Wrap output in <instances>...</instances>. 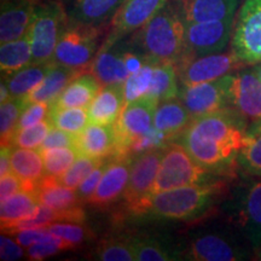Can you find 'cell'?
Returning <instances> with one entry per match:
<instances>
[{"instance_id": "1", "label": "cell", "mask_w": 261, "mask_h": 261, "mask_svg": "<svg viewBox=\"0 0 261 261\" xmlns=\"http://www.w3.org/2000/svg\"><path fill=\"white\" fill-rule=\"evenodd\" d=\"M249 125L232 108L192 117L178 137L198 165L220 175L232 172L241 149L246 143Z\"/></svg>"}, {"instance_id": "2", "label": "cell", "mask_w": 261, "mask_h": 261, "mask_svg": "<svg viewBox=\"0 0 261 261\" xmlns=\"http://www.w3.org/2000/svg\"><path fill=\"white\" fill-rule=\"evenodd\" d=\"M227 184L223 179L207 184L189 185L151 195L133 212L155 220L189 221L208 213L224 197Z\"/></svg>"}, {"instance_id": "3", "label": "cell", "mask_w": 261, "mask_h": 261, "mask_svg": "<svg viewBox=\"0 0 261 261\" xmlns=\"http://www.w3.org/2000/svg\"><path fill=\"white\" fill-rule=\"evenodd\" d=\"M129 45L158 63L178 64L185 54V23L172 3L133 33Z\"/></svg>"}, {"instance_id": "4", "label": "cell", "mask_w": 261, "mask_h": 261, "mask_svg": "<svg viewBox=\"0 0 261 261\" xmlns=\"http://www.w3.org/2000/svg\"><path fill=\"white\" fill-rule=\"evenodd\" d=\"M104 25H92L68 19L55 51L54 62L71 69L86 73L102 46Z\"/></svg>"}, {"instance_id": "5", "label": "cell", "mask_w": 261, "mask_h": 261, "mask_svg": "<svg viewBox=\"0 0 261 261\" xmlns=\"http://www.w3.org/2000/svg\"><path fill=\"white\" fill-rule=\"evenodd\" d=\"M221 175L198 165L180 143L171 142L165 148L151 195L189 185L219 180Z\"/></svg>"}, {"instance_id": "6", "label": "cell", "mask_w": 261, "mask_h": 261, "mask_svg": "<svg viewBox=\"0 0 261 261\" xmlns=\"http://www.w3.org/2000/svg\"><path fill=\"white\" fill-rule=\"evenodd\" d=\"M67 22L68 17L58 3H39L27 32L33 63L46 64L54 62L55 51Z\"/></svg>"}, {"instance_id": "7", "label": "cell", "mask_w": 261, "mask_h": 261, "mask_svg": "<svg viewBox=\"0 0 261 261\" xmlns=\"http://www.w3.org/2000/svg\"><path fill=\"white\" fill-rule=\"evenodd\" d=\"M231 51L244 64L261 62V0H244L234 18Z\"/></svg>"}, {"instance_id": "8", "label": "cell", "mask_w": 261, "mask_h": 261, "mask_svg": "<svg viewBox=\"0 0 261 261\" xmlns=\"http://www.w3.org/2000/svg\"><path fill=\"white\" fill-rule=\"evenodd\" d=\"M234 18L185 24V54L175 68L194 58L223 51L232 38Z\"/></svg>"}, {"instance_id": "9", "label": "cell", "mask_w": 261, "mask_h": 261, "mask_svg": "<svg viewBox=\"0 0 261 261\" xmlns=\"http://www.w3.org/2000/svg\"><path fill=\"white\" fill-rule=\"evenodd\" d=\"M233 80L234 74H227L207 83L189 86L181 85L178 98L187 107L192 117L220 112L230 108Z\"/></svg>"}, {"instance_id": "10", "label": "cell", "mask_w": 261, "mask_h": 261, "mask_svg": "<svg viewBox=\"0 0 261 261\" xmlns=\"http://www.w3.org/2000/svg\"><path fill=\"white\" fill-rule=\"evenodd\" d=\"M159 102L144 96L127 103L114 123L117 139V156L129 155V148L140 137L154 128L155 112Z\"/></svg>"}, {"instance_id": "11", "label": "cell", "mask_w": 261, "mask_h": 261, "mask_svg": "<svg viewBox=\"0 0 261 261\" xmlns=\"http://www.w3.org/2000/svg\"><path fill=\"white\" fill-rule=\"evenodd\" d=\"M165 148L166 146L146 150L133 159L128 184L123 192V198L130 213L151 196Z\"/></svg>"}, {"instance_id": "12", "label": "cell", "mask_w": 261, "mask_h": 261, "mask_svg": "<svg viewBox=\"0 0 261 261\" xmlns=\"http://www.w3.org/2000/svg\"><path fill=\"white\" fill-rule=\"evenodd\" d=\"M242 61L232 51L228 54H212L194 58L175 68L181 85H196L207 83L224 75L234 73L244 67Z\"/></svg>"}, {"instance_id": "13", "label": "cell", "mask_w": 261, "mask_h": 261, "mask_svg": "<svg viewBox=\"0 0 261 261\" xmlns=\"http://www.w3.org/2000/svg\"><path fill=\"white\" fill-rule=\"evenodd\" d=\"M168 0H125L110 22V32L106 42L122 40L149 22Z\"/></svg>"}, {"instance_id": "14", "label": "cell", "mask_w": 261, "mask_h": 261, "mask_svg": "<svg viewBox=\"0 0 261 261\" xmlns=\"http://www.w3.org/2000/svg\"><path fill=\"white\" fill-rule=\"evenodd\" d=\"M230 108L236 110L249 127L261 126V81L253 69L234 74Z\"/></svg>"}, {"instance_id": "15", "label": "cell", "mask_w": 261, "mask_h": 261, "mask_svg": "<svg viewBox=\"0 0 261 261\" xmlns=\"http://www.w3.org/2000/svg\"><path fill=\"white\" fill-rule=\"evenodd\" d=\"M132 162L133 156L130 155L115 156L109 162L99 184L87 202L94 207H106L119 200L128 184Z\"/></svg>"}, {"instance_id": "16", "label": "cell", "mask_w": 261, "mask_h": 261, "mask_svg": "<svg viewBox=\"0 0 261 261\" xmlns=\"http://www.w3.org/2000/svg\"><path fill=\"white\" fill-rule=\"evenodd\" d=\"M246 255L244 249L219 233L197 236L184 252V259L195 261H236L246 259Z\"/></svg>"}, {"instance_id": "17", "label": "cell", "mask_w": 261, "mask_h": 261, "mask_svg": "<svg viewBox=\"0 0 261 261\" xmlns=\"http://www.w3.org/2000/svg\"><path fill=\"white\" fill-rule=\"evenodd\" d=\"M125 47L126 44H123L122 40L116 42L103 41L90 70L102 86L125 84L130 75L125 63Z\"/></svg>"}, {"instance_id": "18", "label": "cell", "mask_w": 261, "mask_h": 261, "mask_svg": "<svg viewBox=\"0 0 261 261\" xmlns=\"http://www.w3.org/2000/svg\"><path fill=\"white\" fill-rule=\"evenodd\" d=\"M241 0H173L185 24L223 21L236 16Z\"/></svg>"}, {"instance_id": "19", "label": "cell", "mask_w": 261, "mask_h": 261, "mask_svg": "<svg viewBox=\"0 0 261 261\" xmlns=\"http://www.w3.org/2000/svg\"><path fill=\"white\" fill-rule=\"evenodd\" d=\"M77 154L92 159H110L117 156V139L113 125L90 122L75 136Z\"/></svg>"}, {"instance_id": "20", "label": "cell", "mask_w": 261, "mask_h": 261, "mask_svg": "<svg viewBox=\"0 0 261 261\" xmlns=\"http://www.w3.org/2000/svg\"><path fill=\"white\" fill-rule=\"evenodd\" d=\"M39 4L38 0H2L0 41L17 40L27 34Z\"/></svg>"}, {"instance_id": "21", "label": "cell", "mask_w": 261, "mask_h": 261, "mask_svg": "<svg viewBox=\"0 0 261 261\" xmlns=\"http://www.w3.org/2000/svg\"><path fill=\"white\" fill-rule=\"evenodd\" d=\"M238 221L254 252H261V181H252L241 201Z\"/></svg>"}, {"instance_id": "22", "label": "cell", "mask_w": 261, "mask_h": 261, "mask_svg": "<svg viewBox=\"0 0 261 261\" xmlns=\"http://www.w3.org/2000/svg\"><path fill=\"white\" fill-rule=\"evenodd\" d=\"M126 106L123 84L106 85L87 108L90 122L113 125Z\"/></svg>"}, {"instance_id": "23", "label": "cell", "mask_w": 261, "mask_h": 261, "mask_svg": "<svg viewBox=\"0 0 261 261\" xmlns=\"http://www.w3.org/2000/svg\"><path fill=\"white\" fill-rule=\"evenodd\" d=\"M191 120V114L181 100L179 98H173L159 103L154 117V129L171 142L173 139H178V137L187 129Z\"/></svg>"}, {"instance_id": "24", "label": "cell", "mask_w": 261, "mask_h": 261, "mask_svg": "<svg viewBox=\"0 0 261 261\" xmlns=\"http://www.w3.org/2000/svg\"><path fill=\"white\" fill-rule=\"evenodd\" d=\"M102 89L96 76L89 71L79 74L68 84L54 102L51 108H89L94 97Z\"/></svg>"}, {"instance_id": "25", "label": "cell", "mask_w": 261, "mask_h": 261, "mask_svg": "<svg viewBox=\"0 0 261 261\" xmlns=\"http://www.w3.org/2000/svg\"><path fill=\"white\" fill-rule=\"evenodd\" d=\"M11 166L22 181V190L35 192L39 182L45 175L44 160L39 150L16 148L11 149Z\"/></svg>"}, {"instance_id": "26", "label": "cell", "mask_w": 261, "mask_h": 261, "mask_svg": "<svg viewBox=\"0 0 261 261\" xmlns=\"http://www.w3.org/2000/svg\"><path fill=\"white\" fill-rule=\"evenodd\" d=\"M79 74V71L71 69V68L64 67V65L56 64L54 62L51 69L48 70L47 75L41 81V84H39L32 92L21 97L24 109L32 103L54 102L62 93V91L68 86V84Z\"/></svg>"}, {"instance_id": "27", "label": "cell", "mask_w": 261, "mask_h": 261, "mask_svg": "<svg viewBox=\"0 0 261 261\" xmlns=\"http://www.w3.org/2000/svg\"><path fill=\"white\" fill-rule=\"evenodd\" d=\"M37 198L40 204L56 211H68L80 207L81 198L77 191L62 184L54 175H44L37 189Z\"/></svg>"}, {"instance_id": "28", "label": "cell", "mask_w": 261, "mask_h": 261, "mask_svg": "<svg viewBox=\"0 0 261 261\" xmlns=\"http://www.w3.org/2000/svg\"><path fill=\"white\" fill-rule=\"evenodd\" d=\"M125 0H75L68 19L92 25H104L115 15Z\"/></svg>"}, {"instance_id": "29", "label": "cell", "mask_w": 261, "mask_h": 261, "mask_svg": "<svg viewBox=\"0 0 261 261\" xmlns=\"http://www.w3.org/2000/svg\"><path fill=\"white\" fill-rule=\"evenodd\" d=\"M33 64L32 46L27 34L17 40L2 44L0 47V69L3 76H9Z\"/></svg>"}, {"instance_id": "30", "label": "cell", "mask_w": 261, "mask_h": 261, "mask_svg": "<svg viewBox=\"0 0 261 261\" xmlns=\"http://www.w3.org/2000/svg\"><path fill=\"white\" fill-rule=\"evenodd\" d=\"M52 64H54V62L46 64L33 63L23 69L15 71L14 74L6 76L4 83L8 86L11 96L21 98L32 92L45 79L48 70L51 69Z\"/></svg>"}, {"instance_id": "31", "label": "cell", "mask_w": 261, "mask_h": 261, "mask_svg": "<svg viewBox=\"0 0 261 261\" xmlns=\"http://www.w3.org/2000/svg\"><path fill=\"white\" fill-rule=\"evenodd\" d=\"M178 73L173 63H156L151 84L146 96L158 102L178 98Z\"/></svg>"}, {"instance_id": "32", "label": "cell", "mask_w": 261, "mask_h": 261, "mask_svg": "<svg viewBox=\"0 0 261 261\" xmlns=\"http://www.w3.org/2000/svg\"><path fill=\"white\" fill-rule=\"evenodd\" d=\"M38 204L39 202L35 192L21 190L17 194L12 195L0 204L2 226L28 218L29 215L34 213Z\"/></svg>"}, {"instance_id": "33", "label": "cell", "mask_w": 261, "mask_h": 261, "mask_svg": "<svg viewBox=\"0 0 261 261\" xmlns=\"http://www.w3.org/2000/svg\"><path fill=\"white\" fill-rule=\"evenodd\" d=\"M51 125L76 136L89 125L87 108H51L47 116Z\"/></svg>"}, {"instance_id": "34", "label": "cell", "mask_w": 261, "mask_h": 261, "mask_svg": "<svg viewBox=\"0 0 261 261\" xmlns=\"http://www.w3.org/2000/svg\"><path fill=\"white\" fill-rule=\"evenodd\" d=\"M237 163L249 174L261 178V126L249 127Z\"/></svg>"}, {"instance_id": "35", "label": "cell", "mask_w": 261, "mask_h": 261, "mask_svg": "<svg viewBox=\"0 0 261 261\" xmlns=\"http://www.w3.org/2000/svg\"><path fill=\"white\" fill-rule=\"evenodd\" d=\"M24 110L22 98L10 97L8 100L2 102L0 107V136L2 145H11L15 133L17 130L19 117Z\"/></svg>"}, {"instance_id": "36", "label": "cell", "mask_w": 261, "mask_h": 261, "mask_svg": "<svg viewBox=\"0 0 261 261\" xmlns=\"http://www.w3.org/2000/svg\"><path fill=\"white\" fill-rule=\"evenodd\" d=\"M40 154L44 160L45 174L61 177L71 167L75 160L79 158L75 148H56L41 150Z\"/></svg>"}, {"instance_id": "37", "label": "cell", "mask_w": 261, "mask_h": 261, "mask_svg": "<svg viewBox=\"0 0 261 261\" xmlns=\"http://www.w3.org/2000/svg\"><path fill=\"white\" fill-rule=\"evenodd\" d=\"M156 63L158 62L148 61L140 69L132 73L127 77L125 84H123L126 104L148 94Z\"/></svg>"}, {"instance_id": "38", "label": "cell", "mask_w": 261, "mask_h": 261, "mask_svg": "<svg viewBox=\"0 0 261 261\" xmlns=\"http://www.w3.org/2000/svg\"><path fill=\"white\" fill-rule=\"evenodd\" d=\"M129 240L135 249L137 261H168L178 259L174 256L175 254L169 252L167 247L154 238L133 237Z\"/></svg>"}, {"instance_id": "39", "label": "cell", "mask_w": 261, "mask_h": 261, "mask_svg": "<svg viewBox=\"0 0 261 261\" xmlns=\"http://www.w3.org/2000/svg\"><path fill=\"white\" fill-rule=\"evenodd\" d=\"M48 119L37 123V125L27 127V128L17 129L15 133L12 146L24 149H39L52 128Z\"/></svg>"}, {"instance_id": "40", "label": "cell", "mask_w": 261, "mask_h": 261, "mask_svg": "<svg viewBox=\"0 0 261 261\" xmlns=\"http://www.w3.org/2000/svg\"><path fill=\"white\" fill-rule=\"evenodd\" d=\"M104 159H92L89 156L79 155L75 160L71 167L64 173L63 175L58 177L62 184L65 187L76 190L77 187L86 179L87 175L103 161Z\"/></svg>"}, {"instance_id": "41", "label": "cell", "mask_w": 261, "mask_h": 261, "mask_svg": "<svg viewBox=\"0 0 261 261\" xmlns=\"http://www.w3.org/2000/svg\"><path fill=\"white\" fill-rule=\"evenodd\" d=\"M74 247V244L68 242V241L51 233L50 236L45 238V240L39 241V242L28 247L25 255H27L29 260H45L47 259V257L56 255V254L64 252V250L71 249V248Z\"/></svg>"}, {"instance_id": "42", "label": "cell", "mask_w": 261, "mask_h": 261, "mask_svg": "<svg viewBox=\"0 0 261 261\" xmlns=\"http://www.w3.org/2000/svg\"><path fill=\"white\" fill-rule=\"evenodd\" d=\"M96 259L102 261H135V249L130 240H110L98 247Z\"/></svg>"}, {"instance_id": "43", "label": "cell", "mask_w": 261, "mask_h": 261, "mask_svg": "<svg viewBox=\"0 0 261 261\" xmlns=\"http://www.w3.org/2000/svg\"><path fill=\"white\" fill-rule=\"evenodd\" d=\"M47 230L55 236L63 238L75 247L79 246L90 236V231L83 226L81 223H70V221H56L47 226Z\"/></svg>"}, {"instance_id": "44", "label": "cell", "mask_w": 261, "mask_h": 261, "mask_svg": "<svg viewBox=\"0 0 261 261\" xmlns=\"http://www.w3.org/2000/svg\"><path fill=\"white\" fill-rule=\"evenodd\" d=\"M48 112H50V103L38 102L29 104L21 114L17 129L27 128L44 121L45 119H47Z\"/></svg>"}, {"instance_id": "45", "label": "cell", "mask_w": 261, "mask_h": 261, "mask_svg": "<svg viewBox=\"0 0 261 261\" xmlns=\"http://www.w3.org/2000/svg\"><path fill=\"white\" fill-rule=\"evenodd\" d=\"M110 161H112V160L104 159L103 161L100 162L89 175H87L86 179L81 182L79 187H77L76 191H77V195H79V197L81 198V201H85V202L89 201L91 195L93 194L94 190H96L98 187V184H99L100 179H102L104 172H106V169Z\"/></svg>"}, {"instance_id": "46", "label": "cell", "mask_w": 261, "mask_h": 261, "mask_svg": "<svg viewBox=\"0 0 261 261\" xmlns=\"http://www.w3.org/2000/svg\"><path fill=\"white\" fill-rule=\"evenodd\" d=\"M56 148H75V135L65 132L63 129L52 127L46 138L38 150H47Z\"/></svg>"}, {"instance_id": "47", "label": "cell", "mask_w": 261, "mask_h": 261, "mask_svg": "<svg viewBox=\"0 0 261 261\" xmlns=\"http://www.w3.org/2000/svg\"><path fill=\"white\" fill-rule=\"evenodd\" d=\"M24 256V252L22 246L17 241L11 240V238L2 234L0 237V257L3 261H15L19 260Z\"/></svg>"}, {"instance_id": "48", "label": "cell", "mask_w": 261, "mask_h": 261, "mask_svg": "<svg viewBox=\"0 0 261 261\" xmlns=\"http://www.w3.org/2000/svg\"><path fill=\"white\" fill-rule=\"evenodd\" d=\"M51 232L47 230V227L44 228H25V230L18 231L17 233H15L16 241L21 244L22 247L28 248L32 244L39 242V241L45 240L50 236Z\"/></svg>"}, {"instance_id": "49", "label": "cell", "mask_w": 261, "mask_h": 261, "mask_svg": "<svg viewBox=\"0 0 261 261\" xmlns=\"http://www.w3.org/2000/svg\"><path fill=\"white\" fill-rule=\"evenodd\" d=\"M22 190V181L14 172L0 177V202L8 200Z\"/></svg>"}, {"instance_id": "50", "label": "cell", "mask_w": 261, "mask_h": 261, "mask_svg": "<svg viewBox=\"0 0 261 261\" xmlns=\"http://www.w3.org/2000/svg\"><path fill=\"white\" fill-rule=\"evenodd\" d=\"M11 172V145H2V152H0V177H4V175Z\"/></svg>"}, {"instance_id": "51", "label": "cell", "mask_w": 261, "mask_h": 261, "mask_svg": "<svg viewBox=\"0 0 261 261\" xmlns=\"http://www.w3.org/2000/svg\"><path fill=\"white\" fill-rule=\"evenodd\" d=\"M0 91H2V93H0V96H2V102H5V100H8L10 97H11V93H10V91L8 89V86H6V84L4 83V80L2 81V87H0Z\"/></svg>"}, {"instance_id": "52", "label": "cell", "mask_w": 261, "mask_h": 261, "mask_svg": "<svg viewBox=\"0 0 261 261\" xmlns=\"http://www.w3.org/2000/svg\"><path fill=\"white\" fill-rule=\"evenodd\" d=\"M253 71L256 74V76L259 77L260 81H261V62H260V63H256L255 67L253 68Z\"/></svg>"}]
</instances>
